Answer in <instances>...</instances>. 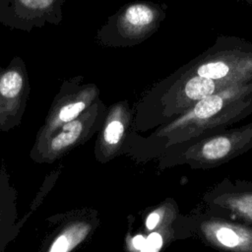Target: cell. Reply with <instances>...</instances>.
I'll return each mask as SVG.
<instances>
[{
  "instance_id": "1",
  "label": "cell",
  "mask_w": 252,
  "mask_h": 252,
  "mask_svg": "<svg viewBox=\"0 0 252 252\" xmlns=\"http://www.w3.org/2000/svg\"><path fill=\"white\" fill-rule=\"evenodd\" d=\"M98 114V107L92 104L77 118L61 125L42 141L34 142L30 158L37 163H53L60 159L89 139L96 125Z\"/></svg>"
},
{
  "instance_id": "2",
  "label": "cell",
  "mask_w": 252,
  "mask_h": 252,
  "mask_svg": "<svg viewBox=\"0 0 252 252\" xmlns=\"http://www.w3.org/2000/svg\"><path fill=\"white\" fill-rule=\"evenodd\" d=\"M30 94L24 59L15 56L6 67L0 64V131L8 132L22 123Z\"/></svg>"
},
{
  "instance_id": "3",
  "label": "cell",
  "mask_w": 252,
  "mask_h": 252,
  "mask_svg": "<svg viewBox=\"0 0 252 252\" xmlns=\"http://www.w3.org/2000/svg\"><path fill=\"white\" fill-rule=\"evenodd\" d=\"M81 76L64 80L54 96L43 124L39 127L34 142L48 137L61 125L70 122L89 108L96 95L94 86H83Z\"/></svg>"
},
{
  "instance_id": "4",
  "label": "cell",
  "mask_w": 252,
  "mask_h": 252,
  "mask_svg": "<svg viewBox=\"0 0 252 252\" xmlns=\"http://www.w3.org/2000/svg\"><path fill=\"white\" fill-rule=\"evenodd\" d=\"M64 4L65 0H0V25L23 32L58 26Z\"/></svg>"
},
{
  "instance_id": "5",
  "label": "cell",
  "mask_w": 252,
  "mask_h": 252,
  "mask_svg": "<svg viewBox=\"0 0 252 252\" xmlns=\"http://www.w3.org/2000/svg\"><path fill=\"white\" fill-rule=\"evenodd\" d=\"M53 219L57 224L45 237L38 252H72L94 227V220L83 212L60 214Z\"/></svg>"
},
{
  "instance_id": "6",
  "label": "cell",
  "mask_w": 252,
  "mask_h": 252,
  "mask_svg": "<svg viewBox=\"0 0 252 252\" xmlns=\"http://www.w3.org/2000/svg\"><path fill=\"white\" fill-rule=\"evenodd\" d=\"M17 193L3 165L0 169V252L16 238L22 225L17 219Z\"/></svg>"
},
{
  "instance_id": "7",
  "label": "cell",
  "mask_w": 252,
  "mask_h": 252,
  "mask_svg": "<svg viewBox=\"0 0 252 252\" xmlns=\"http://www.w3.org/2000/svg\"><path fill=\"white\" fill-rule=\"evenodd\" d=\"M202 228L206 237L220 247L234 252H252V230L221 221L205 222Z\"/></svg>"
},
{
  "instance_id": "8",
  "label": "cell",
  "mask_w": 252,
  "mask_h": 252,
  "mask_svg": "<svg viewBox=\"0 0 252 252\" xmlns=\"http://www.w3.org/2000/svg\"><path fill=\"white\" fill-rule=\"evenodd\" d=\"M215 91L214 80L195 76L185 85V94L191 99H202L211 95Z\"/></svg>"
},
{
  "instance_id": "9",
  "label": "cell",
  "mask_w": 252,
  "mask_h": 252,
  "mask_svg": "<svg viewBox=\"0 0 252 252\" xmlns=\"http://www.w3.org/2000/svg\"><path fill=\"white\" fill-rule=\"evenodd\" d=\"M154 20V12L146 5L130 6L124 14V22L134 27H145L151 24Z\"/></svg>"
},
{
  "instance_id": "10",
  "label": "cell",
  "mask_w": 252,
  "mask_h": 252,
  "mask_svg": "<svg viewBox=\"0 0 252 252\" xmlns=\"http://www.w3.org/2000/svg\"><path fill=\"white\" fill-rule=\"evenodd\" d=\"M231 150V143L225 137L214 138L202 148V155L209 160H217L224 158Z\"/></svg>"
},
{
  "instance_id": "11",
  "label": "cell",
  "mask_w": 252,
  "mask_h": 252,
  "mask_svg": "<svg viewBox=\"0 0 252 252\" xmlns=\"http://www.w3.org/2000/svg\"><path fill=\"white\" fill-rule=\"evenodd\" d=\"M124 132L123 124L117 119L109 120L103 128L101 135V151L113 148L116 146Z\"/></svg>"
},
{
  "instance_id": "12",
  "label": "cell",
  "mask_w": 252,
  "mask_h": 252,
  "mask_svg": "<svg viewBox=\"0 0 252 252\" xmlns=\"http://www.w3.org/2000/svg\"><path fill=\"white\" fill-rule=\"evenodd\" d=\"M223 100L219 95H209L199 100L194 108V113L198 118L205 119L217 114L222 107Z\"/></svg>"
},
{
  "instance_id": "13",
  "label": "cell",
  "mask_w": 252,
  "mask_h": 252,
  "mask_svg": "<svg viewBox=\"0 0 252 252\" xmlns=\"http://www.w3.org/2000/svg\"><path fill=\"white\" fill-rule=\"evenodd\" d=\"M229 72V68L223 62H209L198 68V76L211 80H218L225 77Z\"/></svg>"
},
{
  "instance_id": "14",
  "label": "cell",
  "mask_w": 252,
  "mask_h": 252,
  "mask_svg": "<svg viewBox=\"0 0 252 252\" xmlns=\"http://www.w3.org/2000/svg\"><path fill=\"white\" fill-rule=\"evenodd\" d=\"M230 206L248 219L252 220V194H244L231 199Z\"/></svg>"
},
{
  "instance_id": "15",
  "label": "cell",
  "mask_w": 252,
  "mask_h": 252,
  "mask_svg": "<svg viewBox=\"0 0 252 252\" xmlns=\"http://www.w3.org/2000/svg\"><path fill=\"white\" fill-rule=\"evenodd\" d=\"M163 245V237L159 232L154 231L146 237L145 244L139 252H159Z\"/></svg>"
},
{
  "instance_id": "16",
  "label": "cell",
  "mask_w": 252,
  "mask_h": 252,
  "mask_svg": "<svg viewBox=\"0 0 252 252\" xmlns=\"http://www.w3.org/2000/svg\"><path fill=\"white\" fill-rule=\"evenodd\" d=\"M160 220H161V214H160L159 211L152 212L146 218V220H145V225H146L147 229L154 230L158 226V224L159 223Z\"/></svg>"
},
{
  "instance_id": "17",
  "label": "cell",
  "mask_w": 252,
  "mask_h": 252,
  "mask_svg": "<svg viewBox=\"0 0 252 252\" xmlns=\"http://www.w3.org/2000/svg\"><path fill=\"white\" fill-rule=\"evenodd\" d=\"M145 241H146V237L143 236L142 234H138V235H135L132 240H131V246L133 247L134 250L136 251H140L144 244H145Z\"/></svg>"
}]
</instances>
